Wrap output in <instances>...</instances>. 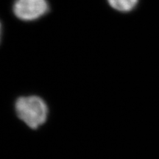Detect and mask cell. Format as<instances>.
I'll use <instances>...</instances> for the list:
<instances>
[{
	"mask_svg": "<svg viewBox=\"0 0 159 159\" xmlns=\"http://www.w3.org/2000/svg\"><path fill=\"white\" fill-rule=\"evenodd\" d=\"M15 111L19 119L32 129L44 124L49 114L45 101L35 95L19 97L15 102Z\"/></svg>",
	"mask_w": 159,
	"mask_h": 159,
	"instance_id": "obj_1",
	"label": "cell"
},
{
	"mask_svg": "<svg viewBox=\"0 0 159 159\" xmlns=\"http://www.w3.org/2000/svg\"><path fill=\"white\" fill-rule=\"evenodd\" d=\"M1 33H2V25L0 22V38H1Z\"/></svg>",
	"mask_w": 159,
	"mask_h": 159,
	"instance_id": "obj_4",
	"label": "cell"
},
{
	"mask_svg": "<svg viewBox=\"0 0 159 159\" xmlns=\"http://www.w3.org/2000/svg\"><path fill=\"white\" fill-rule=\"evenodd\" d=\"M47 0H16L13 13L18 19L29 21L41 18L48 11Z\"/></svg>",
	"mask_w": 159,
	"mask_h": 159,
	"instance_id": "obj_2",
	"label": "cell"
},
{
	"mask_svg": "<svg viewBox=\"0 0 159 159\" xmlns=\"http://www.w3.org/2000/svg\"><path fill=\"white\" fill-rule=\"evenodd\" d=\"M139 0H108L111 7L119 12H130L138 4Z\"/></svg>",
	"mask_w": 159,
	"mask_h": 159,
	"instance_id": "obj_3",
	"label": "cell"
}]
</instances>
